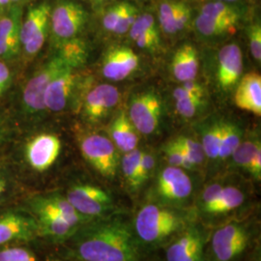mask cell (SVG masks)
<instances>
[{"instance_id":"cell-6","label":"cell","mask_w":261,"mask_h":261,"mask_svg":"<svg viewBox=\"0 0 261 261\" xmlns=\"http://www.w3.org/2000/svg\"><path fill=\"white\" fill-rule=\"evenodd\" d=\"M161 32L173 36L192 27L195 5L182 0H151Z\"/></svg>"},{"instance_id":"cell-8","label":"cell","mask_w":261,"mask_h":261,"mask_svg":"<svg viewBox=\"0 0 261 261\" xmlns=\"http://www.w3.org/2000/svg\"><path fill=\"white\" fill-rule=\"evenodd\" d=\"M250 237L249 228L240 223H230L218 228L211 240L215 260H234L247 249Z\"/></svg>"},{"instance_id":"cell-33","label":"cell","mask_w":261,"mask_h":261,"mask_svg":"<svg viewBox=\"0 0 261 261\" xmlns=\"http://www.w3.org/2000/svg\"><path fill=\"white\" fill-rule=\"evenodd\" d=\"M260 141L257 140H247L241 141L239 146L231 155L235 165L238 167L249 170L250 165L255 154L260 151Z\"/></svg>"},{"instance_id":"cell-29","label":"cell","mask_w":261,"mask_h":261,"mask_svg":"<svg viewBox=\"0 0 261 261\" xmlns=\"http://www.w3.org/2000/svg\"><path fill=\"white\" fill-rule=\"evenodd\" d=\"M57 56L63 59V61L70 68L75 69L84 65L88 57L86 43L80 37L62 41L59 46Z\"/></svg>"},{"instance_id":"cell-12","label":"cell","mask_w":261,"mask_h":261,"mask_svg":"<svg viewBox=\"0 0 261 261\" xmlns=\"http://www.w3.org/2000/svg\"><path fill=\"white\" fill-rule=\"evenodd\" d=\"M69 68L70 67L66 64L63 59L56 56L51 58L47 64L43 66L37 74L29 80L23 91V102L28 112L35 113L46 109L44 96L48 84L57 75L62 74Z\"/></svg>"},{"instance_id":"cell-31","label":"cell","mask_w":261,"mask_h":261,"mask_svg":"<svg viewBox=\"0 0 261 261\" xmlns=\"http://www.w3.org/2000/svg\"><path fill=\"white\" fill-rule=\"evenodd\" d=\"M242 140V132L234 124L224 123L223 124L222 140L219 150L220 160L230 157L234 151L239 146Z\"/></svg>"},{"instance_id":"cell-1","label":"cell","mask_w":261,"mask_h":261,"mask_svg":"<svg viewBox=\"0 0 261 261\" xmlns=\"http://www.w3.org/2000/svg\"><path fill=\"white\" fill-rule=\"evenodd\" d=\"M93 220L82 225L71 237L72 252L77 259L137 260L138 240L130 224L119 218Z\"/></svg>"},{"instance_id":"cell-22","label":"cell","mask_w":261,"mask_h":261,"mask_svg":"<svg viewBox=\"0 0 261 261\" xmlns=\"http://www.w3.org/2000/svg\"><path fill=\"white\" fill-rule=\"evenodd\" d=\"M21 9L13 5L8 12L0 16V56H14L19 49Z\"/></svg>"},{"instance_id":"cell-9","label":"cell","mask_w":261,"mask_h":261,"mask_svg":"<svg viewBox=\"0 0 261 261\" xmlns=\"http://www.w3.org/2000/svg\"><path fill=\"white\" fill-rule=\"evenodd\" d=\"M162 117V101L154 91L136 94L130 99L129 119L142 135H152L158 130Z\"/></svg>"},{"instance_id":"cell-27","label":"cell","mask_w":261,"mask_h":261,"mask_svg":"<svg viewBox=\"0 0 261 261\" xmlns=\"http://www.w3.org/2000/svg\"><path fill=\"white\" fill-rule=\"evenodd\" d=\"M111 137L116 148L123 153L137 149L139 143V132L124 112L118 114L112 122Z\"/></svg>"},{"instance_id":"cell-28","label":"cell","mask_w":261,"mask_h":261,"mask_svg":"<svg viewBox=\"0 0 261 261\" xmlns=\"http://www.w3.org/2000/svg\"><path fill=\"white\" fill-rule=\"evenodd\" d=\"M245 194L242 190L234 186H224L220 197L204 214L220 216L232 212L245 202Z\"/></svg>"},{"instance_id":"cell-43","label":"cell","mask_w":261,"mask_h":261,"mask_svg":"<svg viewBox=\"0 0 261 261\" xmlns=\"http://www.w3.org/2000/svg\"><path fill=\"white\" fill-rule=\"evenodd\" d=\"M182 84H183L182 86L184 88H186L187 90H189L191 93L196 95L197 97L204 98V89L198 83H196L195 81H190V82L182 83Z\"/></svg>"},{"instance_id":"cell-17","label":"cell","mask_w":261,"mask_h":261,"mask_svg":"<svg viewBox=\"0 0 261 261\" xmlns=\"http://www.w3.org/2000/svg\"><path fill=\"white\" fill-rule=\"evenodd\" d=\"M139 65L140 58L132 48L112 47L105 56L102 72L106 79L120 82L133 75Z\"/></svg>"},{"instance_id":"cell-23","label":"cell","mask_w":261,"mask_h":261,"mask_svg":"<svg viewBox=\"0 0 261 261\" xmlns=\"http://www.w3.org/2000/svg\"><path fill=\"white\" fill-rule=\"evenodd\" d=\"M234 94L235 105L246 112L261 114V76L257 73H249L238 82Z\"/></svg>"},{"instance_id":"cell-25","label":"cell","mask_w":261,"mask_h":261,"mask_svg":"<svg viewBox=\"0 0 261 261\" xmlns=\"http://www.w3.org/2000/svg\"><path fill=\"white\" fill-rule=\"evenodd\" d=\"M51 4L47 1L40 2L28 8L25 19L20 24L19 41L24 45L28 40L39 32L49 28Z\"/></svg>"},{"instance_id":"cell-10","label":"cell","mask_w":261,"mask_h":261,"mask_svg":"<svg viewBox=\"0 0 261 261\" xmlns=\"http://www.w3.org/2000/svg\"><path fill=\"white\" fill-rule=\"evenodd\" d=\"M38 236L37 221L30 212L7 210L0 213V247L29 242Z\"/></svg>"},{"instance_id":"cell-49","label":"cell","mask_w":261,"mask_h":261,"mask_svg":"<svg viewBox=\"0 0 261 261\" xmlns=\"http://www.w3.org/2000/svg\"><path fill=\"white\" fill-rule=\"evenodd\" d=\"M47 261H68L64 260V259H61V258H57V257H50L48 258Z\"/></svg>"},{"instance_id":"cell-3","label":"cell","mask_w":261,"mask_h":261,"mask_svg":"<svg viewBox=\"0 0 261 261\" xmlns=\"http://www.w3.org/2000/svg\"><path fill=\"white\" fill-rule=\"evenodd\" d=\"M188 216L176 207L148 203L142 206L135 218V235L140 242L156 246L186 227Z\"/></svg>"},{"instance_id":"cell-21","label":"cell","mask_w":261,"mask_h":261,"mask_svg":"<svg viewBox=\"0 0 261 261\" xmlns=\"http://www.w3.org/2000/svg\"><path fill=\"white\" fill-rule=\"evenodd\" d=\"M77 82L74 69L69 68L48 84L44 96V103L47 110L58 112L63 111L72 96Z\"/></svg>"},{"instance_id":"cell-45","label":"cell","mask_w":261,"mask_h":261,"mask_svg":"<svg viewBox=\"0 0 261 261\" xmlns=\"http://www.w3.org/2000/svg\"><path fill=\"white\" fill-rule=\"evenodd\" d=\"M86 1L89 2V4L93 7L94 9L100 10L116 0H86Z\"/></svg>"},{"instance_id":"cell-11","label":"cell","mask_w":261,"mask_h":261,"mask_svg":"<svg viewBox=\"0 0 261 261\" xmlns=\"http://www.w3.org/2000/svg\"><path fill=\"white\" fill-rule=\"evenodd\" d=\"M66 198L80 214L90 220L101 218L113 208L112 196L103 189L88 184L72 187Z\"/></svg>"},{"instance_id":"cell-14","label":"cell","mask_w":261,"mask_h":261,"mask_svg":"<svg viewBox=\"0 0 261 261\" xmlns=\"http://www.w3.org/2000/svg\"><path fill=\"white\" fill-rule=\"evenodd\" d=\"M141 6L130 0H116L99 10L100 23L103 30L116 35L129 32Z\"/></svg>"},{"instance_id":"cell-20","label":"cell","mask_w":261,"mask_h":261,"mask_svg":"<svg viewBox=\"0 0 261 261\" xmlns=\"http://www.w3.org/2000/svg\"><path fill=\"white\" fill-rule=\"evenodd\" d=\"M160 32L161 30L152 7H141L128 34L139 47L151 50L158 47Z\"/></svg>"},{"instance_id":"cell-38","label":"cell","mask_w":261,"mask_h":261,"mask_svg":"<svg viewBox=\"0 0 261 261\" xmlns=\"http://www.w3.org/2000/svg\"><path fill=\"white\" fill-rule=\"evenodd\" d=\"M224 187L222 183L219 182L212 183L205 187L198 200V207L202 213H205L206 211L218 200Z\"/></svg>"},{"instance_id":"cell-39","label":"cell","mask_w":261,"mask_h":261,"mask_svg":"<svg viewBox=\"0 0 261 261\" xmlns=\"http://www.w3.org/2000/svg\"><path fill=\"white\" fill-rule=\"evenodd\" d=\"M203 98H185L176 101V111L184 118L195 116L203 106Z\"/></svg>"},{"instance_id":"cell-26","label":"cell","mask_w":261,"mask_h":261,"mask_svg":"<svg viewBox=\"0 0 261 261\" xmlns=\"http://www.w3.org/2000/svg\"><path fill=\"white\" fill-rule=\"evenodd\" d=\"M198 56L196 47L183 45L174 54L171 71L172 75L180 83L195 81L198 72Z\"/></svg>"},{"instance_id":"cell-24","label":"cell","mask_w":261,"mask_h":261,"mask_svg":"<svg viewBox=\"0 0 261 261\" xmlns=\"http://www.w3.org/2000/svg\"><path fill=\"white\" fill-rule=\"evenodd\" d=\"M30 213L37 221L40 236H45L55 241L60 242L70 239L80 228L51 212L33 211Z\"/></svg>"},{"instance_id":"cell-44","label":"cell","mask_w":261,"mask_h":261,"mask_svg":"<svg viewBox=\"0 0 261 261\" xmlns=\"http://www.w3.org/2000/svg\"><path fill=\"white\" fill-rule=\"evenodd\" d=\"M10 81V71L8 67L0 62V87L5 88Z\"/></svg>"},{"instance_id":"cell-36","label":"cell","mask_w":261,"mask_h":261,"mask_svg":"<svg viewBox=\"0 0 261 261\" xmlns=\"http://www.w3.org/2000/svg\"><path fill=\"white\" fill-rule=\"evenodd\" d=\"M251 22L247 25V35L250 42L251 53L253 58L260 62L261 60V23L256 14L252 16Z\"/></svg>"},{"instance_id":"cell-42","label":"cell","mask_w":261,"mask_h":261,"mask_svg":"<svg viewBox=\"0 0 261 261\" xmlns=\"http://www.w3.org/2000/svg\"><path fill=\"white\" fill-rule=\"evenodd\" d=\"M256 180H260L261 177V150L258 151L252 159V163L248 170Z\"/></svg>"},{"instance_id":"cell-13","label":"cell","mask_w":261,"mask_h":261,"mask_svg":"<svg viewBox=\"0 0 261 261\" xmlns=\"http://www.w3.org/2000/svg\"><path fill=\"white\" fill-rule=\"evenodd\" d=\"M207 240L205 230L190 225L181 230L167 250V261H202Z\"/></svg>"},{"instance_id":"cell-15","label":"cell","mask_w":261,"mask_h":261,"mask_svg":"<svg viewBox=\"0 0 261 261\" xmlns=\"http://www.w3.org/2000/svg\"><path fill=\"white\" fill-rule=\"evenodd\" d=\"M61 151V141L55 135L42 134L33 138L27 146L28 165L34 170L43 172L50 168Z\"/></svg>"},{"instance_id":"cell-5","label":"cell","mask_w":261,"mask_h":261,"mask_svg":"<svg viewBox=\"0 0 261 261\" xmlns=\"http://www.w3.org/2000/svg\"><path fill=\"white\" fill-rule=\"evenodd\" d=\"M84 159L103 177L113 178L119 167V155L112 140L100 134L84 137L81 141Z\"/></svg>"},{"instance_id":"cell-34","label":"cell","mask_w":261,"mask_h":261,"mask_svg":"<svg viewBox=\"0 0 261 261\" xmlns=\"http://www.w3.org/2000/svg\"><path fill=\"white\" fill-rule=\"evenodd\" d=\"M174 140L185 154L186 158L195 167L200 166L204 162L206 157L201 143L187 137H179Z\"/></svg>"},{"instance_id":"cell-47","label":"cell","mask_w":261,"mask_h":261,"mask_svg":"<svg viewBox=\"0 0 261 261\" xmlns=\"http://www.w3.org/2000/svg\"><path fill=\"white\" fill-rule=\"evenodd\" d=\"M182 1H185V2H188V3L192 4V5H196V6H197L198 4H200L202 2V0H182Z\"/></svg>"},{"instance_id":"cell-32","label":"cell","mask_w":261,"mask_h":261,"mask_svg":"<svg viewBox=\"0 0 261 261\" xmlns=\"http://www.w3.org/2000/svg\"><path fill=\"white\" fill-rule=\"evenodd\" d=\"M222 132H223V124L217 123L208 127L203 135L201 146L204 151L205 157L211 160L219 158V150L222 140Z\"/></svg>"},{"instance_id":"cell-18","label":"cell","mask_w":261,"mask_h":261,"mask_svg":"<svg viewBox=\"0 0 261 261\" xmlns=\"http://www.w3.org/2000/svg\"><path fill=\"white\" fill-rule=\"evenodd\" d=\"M243 72V56L240 47L229 44L221 48L218 55L217 82L219 86L229 91L241 79Z\"/></svg>"},{"instance_id":"cell-19","label":"cell","mask_w":261,"mask_h":261,"mask_svg":"<svg viewBox=\"0 0 261 261\" xmlns=\"http://www.w3.org/2000/svg\"><path fill=\"white\" fill-rule=\"evenodd\" d=\"M29 208L33 211H47L60 216L70 224L81 227L91 221L90 219L80 214L72 205L66 196L59 194H48L37 196L30 199Z\"/></svg>"},{"instance_id":"cell-7","label":"cell","mask_w":261,"mask_h":261,"mask_svg":"<svg viewBox=\"0 0 261 261\" xmlns=\"http://www.w3.org/2000/svg\"><path fill=\"white\" fill-rule=\"evenodd\" d=\"M155 194L159 203L177 208L190 199L193 194V183L183 168L169 166L160 172Z\"/></svg>"},{"instance_id":"cell-41","label":"cell","mask_w":261,"mask_h":261,"mask_svg":"<svg viewBox=\"0 0 261 261\" xmlns=\"http://www.w3.org/2000/svg\"><path fill=\"white\" fill-rule=\"evenodd\" d=\"M10 179L8 174L3 168H0V203L9 194Z\"/></svg>"},{"instance_id":"cell-4","label":"cell","mask_w":261,"mask_h":261,"mask_svg":"<svg viewBox=\"0 0 261 261\" xmlns=\"http://www.w3.org/2000/svg\"><path fill=\"white\" fill-rule=\"evenodd\" d=\"M91 19V12L80 0H56L51 5L49 28L59 42L79 37Z\"/></svg>"},{"instance_id":"cell-50","label":"cell","mask_w":261,"mask_h":261,"mask_svg":"<svg viewBox=\"0 0 261 261\" xmlns=\"http://www.w3.org/2000/svg\"><path fill=\"white\" fill-rule=\"evenodd\" d=\"M130 1H133V2H135V3H137V4L140 5V3H142V2H144V1H146V0H130Z\"/></svg>"},{"instance_id":"cell-37","label":"cell","mask_w":261,"mask_h":261,"mask_svg":"<svg viewBox=\"0 0 261 261\" xmlns=\"http://www.w3.org/2000/svg\"><path fill=\"white\" fill-rule=\"evenodd\" d=\"M0 261H37L34 252L25 247H0Z\"/></svg>"},{"instance_id":"cell-40","label":"cell","mask_w":261,"mask_h":261,"mask_svg":"<svg viewBox=\"0 0 261 261\" xmlns=\"http://www.w3.org/2000/svg\"><path fill=\"white\" fill-rule=\"evenodd\" d=\"M155 157L149 152H141L140 162V174L141 183L143 184L152 175L155 169Z\"/></svg>"},{"instance_id":"cell-46","label":"cell","mask_w":261,"mask_h":261,"mask_svg":"<svg viewBox=\"0 0 261 261\" xmlns=\"http://www.w3.org/2000/svg\"><path fill=\"white\" fill-rule=\"evenodd\" d=\"M202 1H208V0H202ZM217 1H223L227 3H234V4H241V5H247V6H253L254 0H217Z\"/></svg>"},{"instance_id":"cell-48","label":"cell","mask_w":261,"mask_h":261,"mask_svg":"<svg viewBox=\"0 0 261 261\" xmlns=\"http://www.w3.org/2000/svg\"><path fill=\"white\" fill-rule=\"evenodd\" d=\"M22 1H24V0H10L12 5H19ZM25 1H28V0H25Z\"/></svg>"},{"instance_id":"cell-35","label":"cell","mask_w":261,"mask_h":261,"mask_svg":"<svg viewBox=\"0 0 261 261\" xmlns=\"http://www.w3.org/2000/svg\"><path fill=\"white\" fill-rule=\"evenodd\" d=\"M164 151L169 166L183 168L187 170H193L196 168V167L186 158L185 154L183 153V151L175 140H172L168 143Z\"/></svg>"},{"instance_id":"cell-2","label":"cell","mask_w":261,"mask_h":261,"mask_svg":"<svg viewBox=\"0 0 261 261\" xmlns=\"http://www.w3.org/2000/svg\"><path fill=\"white\" fill-rule=\"evenodd\" d=\"M253 11V6L217 0L202 1L196 6L192 27L200 36L209 39L232 35Z\"/></svg>"},{"instance_id":"cell-16","label":"cell","mask_w":261,"mask_h":261,"mask_svg":"<svg viewBox=\"0 0 261 261\" xmlns=\"http://www.w3.org/2000/svg\"><path fill=\"white\" fill-rule=\"evenodd\" d=\"M119 100L120 92L117 87L111 84L97 85L85 97L84 115L89 121H100L115 109Z\"/></svg>"},{"instance_id":"cell-30","label":"cell","mask_w":261,"mask_h":261,"mask_svg":"<svg viewBox=\"0 0 261 261\" xmlns=\"http://www.w3.org/2000/svg\"><path fill=\"white\" fill-rule=\"evenodd\" d=\"M141 152L139 149L133 150L124 154L121 160V168L123 175L128 185L132 189L140 188L142 183L140 180V162Z\"/></svg>"}]
</instances>
